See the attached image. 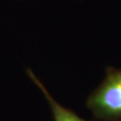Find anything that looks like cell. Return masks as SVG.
Returning <instances> with one entry per match:
<instances>
[{
  "mask_svg": "<svg viewBox=\"0 0 121 121\" xmlns=\"http://www.w3.org/2000/svg\"><path fill=\"white\" fill-rule=\"evenodd\" d=\"M86 107L95 120L121 121V70L106 68L104 80L90 94Z\"/></svg>",
  "mask_w": 121,
  "mask_h": 121,
  "instance_id": "cell-1",
  "label": "cell"
},
{
  "mask_svg": "<svg viewBox=\"0 0 121 121\" xmlns=\"http://www.w3.org/2000/svg\"><path fill=\"white\" fill-rule=\"evenodd\" d=\"M26 74H27L28 78L30 80L36 85L37 88L43 92L44 98L47 99L48 105H50L52 118H54L55 121H87L85 119L81 118L78 114H76L73 110L64 107V106H62L59 103V102H56L50 94V92L48 91V89L44 87L43 82H41L35 76V74L32 72V70L26 69Z\"/></svg>",
  "mask_w": 121,
  "mask_h": 121,
  "instance_id": "cell-2",
  "label": "cell"
}]
</instances>
